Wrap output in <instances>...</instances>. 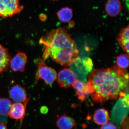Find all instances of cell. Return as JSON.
Returning <instances> with one entry per match:
<instances>
[{"label":"cell","instance_id":"6da1fadb","mask_svg":"<svg viewBox=\"0 0 129 129\" xmlns=\"http://www.w3.org/2000/svg\"><path fill=\"white\" fill-rule=\"evenodd\" d=\"M92 100L103 103L128 94L129 75L125 70L115 65L94 70L87 83Z\"/></svg>","mask_w":129,"mask_h":129},{"label":"cell","instance_id":"7a4b0ae2","mask_svg":"<svg viewBox=\"0 0 129 129\" xmlns=\"http://www.w3.org/2000/svg\"><path fill=\"white\" fill-rule=\"evenodd\" d=\"M44 46L43 57H50L62 66H70L79 56L75 42L65 29L59 27L48 32L40 40Z\"/></svg>","mask_w":129,"mask_h":129},{"label":"cell","instance_id":"3957f363","mask_svg":"<svg viewBox=\"0 0 129 129\" xmlns=\"http://www.w3.org/2000/svg\"><path fill=\"white\" fill-rule=\"evenodd\" d=\"M70 66L77 79L85 83L86 76L92 71L93 63L90 58L79 56Z\"/></svg>","mask_w":129,"mask_h":129},{"label":"cell","instance_id":"277c9868","mask_svg":"<svg viewBox=\"0 0 129 129\" xmlns=\"http://www.w3.org/2000/svg\"><path fill=\"white\" fill-rule=\"evenodd\" d=\"M112 111L111 120L117 127H121L122 120L127 117L129 110V94L120 97Z\"/></svg>","mask_w":129,"mask_h":129},{"label":"cell","instance_id":"5b68a950","mask_svg":"<svg viewBox=\"0 0 129 129\" xmlns=\"http://www.w3.org/2000/svg\"><path fill=\"white\" fill-rule=\"evenodd\" d=\"M35 63L37 67L36 76L35 84L40 79L43 80L47 85H51L56 80L57 74L52 68L47 67L44 61L39 58L35 60Z\"/></svg>","mask_w":129,"mask_h":129},{"label":"cell","instance_id":"8992f818","mask_svg":"<svg viewBox=\"0 0 129 129\" xmlns=\"http://www.w3.org/2000/svg\"><path fill=\"white\" fill-rule=\"evenodd\" d=\"M19 0H0V17L3 18L12 17L23 10Z\"/></svg>","mask_w":129,"mask_h":129},{"label":"cell","instance_id":"52a82bcc","mask_svg":"<svg viewBox=\"0 0 129 129\" xmlns=\"http://www.w3.org/2000/svg\"><path fill=\"white\" fill-rule=\"evenodd\" d=\"M57 82L61 87L68 88L72 86L77 80L76 75L69 68H65L58 74Z\"/></svg>","mask_w":129,"mask_h":129},{"label":"cell","instance_id":"ba28073f","mask_svg":"<svg viewBox=\"0 0 129 129\" xmlns=\"http://www.w3.org/2000/svg\"><path fill=\"white\" fill-rule=\"evenodd\" d=\"M27 61V57L25 53L19 52L10 60L11 68L14 72H23Z\"/></svg>","mask_w":129,"mask_h":129},{"label":"cell","instance_id":"9c48e42d","mask_svg":"<svg viewBox=\"0 0 129 129\" xmlns=\"http://www.w3.org/2000/svg\"><path fill=\"white\" fill-rule=\"evenodd\" d=\"M28 101L23 103H16L12 104L8 114L9 117L13 119L20 120L22 122L25 115L26 106Z\"/></svg>","mask_w":129,"mask_h":129},{"label":"cell","instance_id":"30bf717a","mask_svg":"<svg viewBox=\"0 0 129 129\" xmlns=\"http://www.w3.org/2000/svg\"><path fill=\"white\" fill-rule=\"evenodd\" d=\"M9 96L11 99L16 103H24L29 101L27 99L25 89L18 85L13 86L9 91Z\"/></svg>","mask_w":129,"mask_h":129},{"label":"cell","instance_id":"8fae6325","mask_svg":"<svg viewBox=\"0 0 129 129\" xmlns=\"http://www.w3.org/2000/svg\"><path fill=\"white\" fill-rule=\"evenodd\" d=\"M122 9V5L119 0H108L105 5L106 13L113 17L119 15Z\"/></svg>","mask_w":129,"mask_h":129},{"label":"cell","instance_id":"7c38bea8","mask_svg":"<svg viewBox=\"0 0 129 129\" xmlns=\"http://www.w3.org/2000/svg\"><path fill=\"white\" fill-rule=\"evenodd\" d=\"M72 86L75 90L78 98L81 102L86 99L90 95L87 84L85 82L77 79Z\"/></svg>","mask_w":129,"mask_h":129},{"label":"cell","instance_id":"4fadbf2b","mask_svg":"<svg viewBox=\"0 0 129 129\" xmlns=\"http://www.w3.org/2000/svg\"><path fill=\"white\" fill-rule=\"evenodd\" d=\"M119 44L127 55L129 54V25L124 28L120 30L117 37Z\"/></svg>","mask_w":129,"mask_h":129},{"label":"cell","instance_id":"5bb4252c","mask_svg":"<svg viewBox=\"0 0 129 129\" xmlns=\"http://www.w3.org/2000/svg\"><path fill=\"white\" fill-rule=\"evenodd\" d=\"M10 60L11 56L7 49L0 44V73L7 70Z\"/></svg>","mask_w":129,"mask_h":129},{"label":"cell","instance_id":"9a60e30c","mask_svg":"<svg viewBox=\"0 0 129 129\" xmlns=\"http://www.w3.org/2000/svg\"><path fill=\"white\" fill-rule=\"evenodd\" d=\"M109 119L108 112L104 108L98 109L93 116V121L99 125H103L107 123Z\"/></svg>","mask_w":129,"mask_h":129},{"label":"cell","instance_id":"2e32d148","mask_svg":"<svg viewBox=\"0 0 129 129\" xmlns=\"http://www.w3.org/2000/svg\"><path fill=\"white\" fill-rule=\"evenodd\" d=\"M76 125L75 121L73 118L63 115L58 118L56 125L59 129H72Z\"/></svg>","mask_w":129,"mask_h":129},{"label":"cell","instance_id":"e0dca14e","mask_svg":"<svg viewBox=\"0 0 129 129\" xmlns=\"http://www.w3.org/2000/svg\"><path fill=\"white\" fill-rule=\"evenodd\" d=\"M73 11L69 7L62 8L57 12V15L59 20L63 23L70 22L73 17Z\"/></svg>","mask_w":129,"mask_h":129},{"label":"cell","instance_id":"ac0fdd59","mask_svg":"<svg viewBox=\"0 0 129 129\" xmlns=\"http://www.w3.org/2000/svg\"><path fill=\"white\" fill-rule=\"evenodd\" d=\"M12 104V102L9 99L0 98V115L2 116L8 115Z\"/></svg>","mask_w":129,"mask_h":129},{"label":"cell","instance_id":"d6986e66","mask_svg":"<svg viewBox=\"0 0 129 129\" xmlns=\"http://www.w3.org/2000/svg\"><path fill=\"white\" fill-rule=\"evenodd\" d=\"M117 66L119 68L125 70L129 66V57L128 55L122 54L118 56L116 58Z\"/></svg>","mask_w":129,"mask_h":129},{"label":"cell","instance_id":"ffe728a7","mask_svg":"<svg viewBox=\"0 0 129 129\" xmlns=\"http://www.w3.org/2000/svg\"><path fill=\"white\" fill-rule=\"evenodd\" d=\"M121 126L123 129H129V118L127 116L122 120Z\"/></svg>","mask_w":129,"mask_h":129},{"label":"cell","instance_id":"44dd1931","mask_svg":"<svg viewBox=\"0 0 129 129\" xmlns=\"http://www.w3.org/2000/svg\"><path fill=\"white\" fill-rule=\"evenodd\" d=\"M101 129H117V127L113 124L107 123L102 125Z\"/></svg>","mask_w":129,"mask_h":129},{"label":"cell","instance_id":"7402d4cb","mask_svg":"<svg viewBox=\"0 0 129 129\" xmlns=\"http://www.w3.org/2000/svg\"><path fill=\"white\" fill-rule=\"evenodd\" d=\"M0 129H7L6 125L2 122H0Z\"/></svg>","mask_w":129,"mask_h":129},{"label":"cell","instance_id":"603a6c76","mask_svg":"<svg viewBox=\"0 0 129 129\" xmlns=\"http://www.w3.org/2000/svg\"><path fill=\"white\" fill-rule=\"evenodd\" d=\"M52 1H58V0H52Z\"/></svg>","mask_w":129,"mask_h":129}]
</instances>
